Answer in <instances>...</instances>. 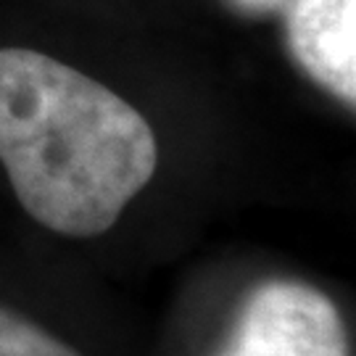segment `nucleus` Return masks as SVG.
<instances>
[{
    "label": "nucleus",
    "instance_id": "2",
    "mask_svg": "<svg viewBox=\"0 0 356 356\" xmlns=\"http://www.w3.org/2000/svg\"><path fill=\"white\" fill-rule=\"evenodd\" d=\"M225 356H348V341L341 312L325 293L272 280L248 296Z\"/></svg>",
    "mask_w": 356,
    "mask_h": 356
},
{
    "label": "nucleus",
    "instance_id": "4",
    "mask_svg": "<svg viewBox=\"0 0 356 356\" xmlns=\"http://www.w3.org/2000/svg\"><path fill=\"white\" fill-rule=\"evenodd\" d=\"M0 356H79L29 319L0 309Z\"/></svg>",
    "mask_w": 356,
    "mask_h": 356
},
{
    "label": "nucleus",
    "instance_id": "1",
    "mask_svg": "<svg viewBox=\"0 0 356 356\" xmlns=\"http://www.w3.org/2000/svg\"><path fill=\"white\" fill-rule=\"evenodd\" d=\"M0 161L48 229L92 238L151 182V124L114 90L26 48H0Z\"/></svg>",
    "mask_w": 356,
    "mask_h": 356
},
{
    "label": "nucleus",
    "instance_id": "3",
    "mask_svg": "<svg viewBox=\"0 0 356 356\" xmlns=\"http://www.w3.org/2000/svg\"><path fill=\"white\" fill-rule=\"evenodd\" d=\"M288 40L306 74L354 106L356 0H296L288 13Z\"/></svg>",
    "mask_w": 356,
    "mask_h": 356
}]
</instances>
